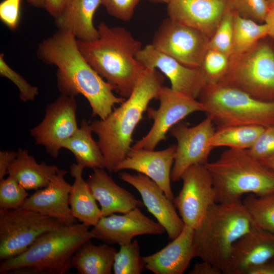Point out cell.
I'll return each instance as SVG.
<instances>
[{"label": "cell", "mask_w": 274, "mask_h": 274, "mask_svg": "<svg viewBox=\"0 0 274 274\" xmlns=\"http://www.w3.org/2000/svg\"><path fill=\"white\" fill-rule=\"evenodd\" d=\"M164 78L155 69L145 68L130 96L104 119L95 120L90 126L98 136L106 168L114 167L131 148L132 134L150 102L157 99Z\"/></svg>", "instance_id": "cell-2"}, {"label": "cell", "mask_w": 274, "mask_h": 274, "mask_svg": "<svg viewBox=\"0 0 274 274\" xmlns=\"http://www.w3.org/2000/svg\"><path fill=\"white\" fill-rule=\"evenodd\" d=\"M59 168L45 162L38 163L28 151L19 148L17 155L9 167L13 177L26 190H37L46 187Z\"/></svg>", "instance_id": "cell-25"}, {"label": "cell", "mask_w": 274, "mask_h": 274, "mask_svg": "<svg viewBox=\"0 0 274 274\" xmlns=\"http://www.w3.org/2000/svg\"><path fill=\"white\" fill-rule=\"evenodd\" d=\"M265 127L258 126H227L217 127L209 141L213 148L249 149L254 144Z\"/></svg>", "instance_id": "cell-29"}, {"label": "cell", "mask_w": 274, "mask_h": 274, "mask_svg": "<svg viewBox=\"0 0 274 274\" xmlns=\"http://www.w3.org/2000/svg\"><path fill=\"white\" fill-rule=\"evenodd\" d=\"M269 9H274V0H267Z\"/></svg>", "instance_id": "cell-49"}, {"label": "cell", "mask_w": 274, "mask_h": 274, "mask_svg": "<svg viewBox=\"0 0 274 274\" xmlns=\"http://www.w3.org/2000/svg\"><path fill=\"white\" fill-rule=\"evenodd\" d=\"M136 58L145 68L161 72L169 80L170 88L176 91L197 99L206 86L199 67L186 66L151 44L142 47Z\"/></svg>", "instance_id": "cell-15"}, {"label": "cell", "mask_w": 274, "mask_h": 274, "mask_svg": "<svg viewBox=\"0 0 274 274\" xmlns=\"http://www.w3.org/2000/svg\"><path fill=\"white\" fill-rule=\"evenodd\" d=\"M119 178L131 185L140 194L144 205L165 230L168 238L174 239L182 231L185 225L177 213L173 201L150 178L141 173H119Z\"/></svg>", "instance_id": "cell-17"}, {"label": "cell", "mask_w": 274, "mask_h": 274, "mask_svg": "<svg viewBox=\"0 0 274 274\" xmlns=\"http://www.w3.org/2000/svg\"><path fill=\"white\" fill-rule=\"evenodd\" d=\"M4 54H0V75L11 81L18 88L20 98L23 102L33 101L39 94V89L30 84L22 76L13 70L4 60Z\"/></svg>", "instance_id": "cell-37"}, {"label": "cell", "mask_w": 274, "mask_h": 274, "mask_svg": "<svg viewBox=\"0 0 274 274\" xmlns=\"http://www.w3.org/2000/svg\"><path fill=\"white\" fill-rule=\"evenodd\" d=\"M219 203H232L245 194L261 196L274 192V172L253 157L248 149L224 151L205 164Z\"/></svg>", "instance_id": "cell-5"}, {"label": "cell", "mask_w": 274, "mask_h": 274, "mask_svg": "<svg viewBox=\"0 0 274 274\" xmlns=\"http://www.w3.org/2000/svg\"><path fill=\"white\" fill-rule=\"evenodd\" d=\"M266 25L244 18L234 13L232 55L236 56L249 51L268 36Z\"/></svg>", "instance_id": "cell-30"}, {"label": "cell", "mask_w": 274, "mask_h": 274, "mask_svg": "<svg viewBox=\"0 0 274 274\" xmlns=\"http://www.w3.org/2000/svg\"><path fill=\"white\" fill-rule=\"evenodd\" d=\"M230 58L222 52L208 48L199 67L206 86L222 81L229 70Z\"/></svg>", "instance_id": "cell-33"}, {"label": "cell", "mask_w": 274, "mask_h": 274, "mask_svg": "<svg viewBox=\"0 0 274 274\" xmlns=\"http://www.w3.org/2000/svg\"><path fill=\"white\" fill-rule=\"evenodd\" d=\"M87 183L100 206L102 216L124 214L135 208H142L143 201L117 184L104 168H96Z\"/></svg>", "instance_id": "cell-23"}, {"label": "cell", "mask_w": 274, "mask_h": 274, "mask_svg": "<svg viewBox=\"0 0 274 274\" xmlns=\"http://www.w3.org/2000/svg\"><path fill=\"white\" fill-rule=\"evenodd\" d=\"M246 274H274V257L250 268Z\"/></svg>", "instance_id": "cell-44"}, {"label": "cell", "mask_w": 274, "mask_h": 274, "mask_svg": "<svg viewBox=\"0 0 274 274\" xmlns=\"http://www.w3.org/2000/svg\"><path fill=\"white\" fill-rule=\"evenodd\" d=\"M197 99L203 105L207 116L217 127L274 126V100L257 98L223 83L206 85Z\"/></svg>", "instance_id": "cell-7"}, {"label": "cell", "mask_w": 274, "mask_h": 274, "mask_svg": "<svg viewBox=\"0 0 274 274\" xmlns=\"http://www.w3.org/2000/svg\"><path fill=\"white\" fill-rule=\"evenodd\" d=\"M98 38L93 41L77 40L79 49L92 68L119 95L128 98L145 68L136 56L142 43L125 27L97 26Z\"/></svg>", "instance_id": "cell-3"}, {"label": "cell", "mask_w": 274, "mask_h": 274, "mask_svg": "<svg viewBox=\"0 0 274 274\" xmlns=\"http://www.w3.org/2000/svg\"><path fill=\"white\" fill-rule=\"evenodd\" d=\"M274 257V234L252 225L233 245L225 274H246L250 268Z\"/></svg>", "instance_id": "cell-21"}, {"label": "cell", "mask_w": 274, "mask_h": 274, "mask_svg": "<svg viewBox=\"0 0 274 274\" xmlns=\"http://www.w3.org/2000/svg\"><path fill=\"white\" fill-rule=\"evenodd\" d=\"M145 268L137 240L120 246L113 267L115 274H140Z\"/></svg>", "instance_id": "cell-32"}, {"label": "cell", "mask_w": 274, "mask_h": 274, "mask_svg": "<svg viewBox=\"0 0 274 274\" xmlns=\"http://www.w3.org/2000/svg\"><path fill=\"white\" fill-rule=\"evenodd\" d=\"M157 109L148 107L149 118L154 122L148 133L131 147L132 149L154 150L158 144L165 140L170 129L188 115L196 112H204L202 104L197 99L162 86L157 99Z\"/></svg>", "instance_id": "cell-10"}, {"label": "cell", "mask_w": 274, "mask_h": 274, "mask_svg": "<svg viewBox=\"0 0 274 274\" xmlns=\"http://www.w3.org/2000/svg\"><path fill=\"white\" fill-rule=\"evenodd\" d=\"M90 123L86 119L81 121L77 131L62 144L74 155L77 163L84 168H106L104 155L98 142L92 138Z\"/></svg>", "instance_id": "cell-28"}, {"label": "cell", "mask_w": 274, "mask_h": 274, "mask_svg": "<svg viewBox=\"0 0 274 274\" xmlns=\"http://www.w3.org/2000/svg\"><path fill=\"white\" fill-rule=\"evenodd\" d=\"M150 2L152 3H165L168 4L169 2L173 0H147Z\"/></svg>", "instance_id": "cell-48"}, {"label": "cell", "mask_w": 274, "mask_h": 274, "mask_svg": "<svg viewBox=\"0 0 274 274\" xmlns=\"http://www.w3.org/2000/svg\"><path fill=\"white\" fill-rule=\"evenodd\" d=\"M228 9V0H173L168 17L201 32L209 39Z\"/></svg>", "instance_id": "cell-20"}, {"label": "cell", "mask_w": 274, "mask_h": 274, "mask_svg": "<svg viewBox=\"0 0 274 274\" xmlns=\"http://www.w3.org/2000/svg\"><path fill=\"white\" fill-rule=\"evenodd\" d=\"M37 55L39 60L57 67V87L61 94L84 96L91 108L92 117L104 119L115 105L126 99L116 96L113 87L87 61L72 33L58 30L39 44Z\"/></svg>", "instance_id": "cell-1"}, {"label": "cell", "mask_w": 274, "mask_h": 274, "mask_svg": "<svg viewBox=\"0 0 274 274\" xmlns=\"http://www.w3.org/2000/svg\"><path fill=\"white\" fill-rule=\"evenodd\" d=\"M89 226L81 223L39 236L24 252L2 261L1 274H63L72 268L73 257L85 242L94 238Z\"/></svg>", "instance_id": "cell-4"}, {"label": "cell", "mask_w": 274, "mask_h": 274, "mask_svg": "<svg viewBox=\"0 0 274 274\" xmlns=\"http://www.w3.org/2000/svg\"><path fill=\"white\" fill-rule=\"evenodd\" d=\"M182 188L173 202L184 225L195 229L217 203L211 175L205 165H193L182 174Z\"/></svg>", "instance_id": "cell-11"}, {"label": "cell", "mask_w": 274, "mask_h": 274, "mask_svg": "<svg viewBox=\"0 0 274 274\" xmlns=\"http://www.w3.org/2000/svg\"><path fill=\"white\" fill-rule=\"evenodd\" d=\"M17 155V152L7 150L0 152V180L8 175L9 167Z\"/></svg>", "instance_id": "cell-41"}, {"label": "cell", "mask_w": 274, "mask_h": 274, "mask_svg": "<svg viewBox=\"0 0 274 274\" xmlns=\"http://www.w3.org/2000/svg\"><path fill=\"white\" fill-rule=\"evenodd\" d=\"M70 168L71 175L74 179L69 195L73 215L81 223L88 226H94L102 215L87 181L83 178L84 167L76 163L72 164Z\"/></svg>", "instance_id": "cell-26"}, {"label": "cell", "mask_w": 274, "mask_h": 274, "mask_svg": "<svg viewBox=\"0 0 274 274\" xmlns=\"http://www.w3.org/2000/svg\"><path fill=\"white\" fill-rule=\"evenodd\" d=\"M84 243L76 251L72 267L79 274H111L117 250L105 243L95 245L90 241Z\"/></svg>", "instance_id": "cell-27"}, {"label": "cell", "mask_w": 274, "mask_h": 274, "mask_svg": "<svg viewBox=\"0 0 274 274\" xmlns=\"http://www.w3.org/2000/svg\"><path fill=\"white\" fill-rule=\"evenodd\" d=\"M101 0H71L55 18L58 30L72 33L77 40L91 41L99 37L93 16Z\"/></svg>", "instance_id": "cell-24"}, {"label": "cell", "mask_w": 274, "mask_h": 274, "mask_svg": "<svg viewBox=\"0 0 274 274\" xmlns=\"http://www.w3.org/2000/svg\"><path fill=\"white\" fill-rule=\"evenodd\" d=\"M268 29V36L274 39V9H269L264 22Z\"/></svg>", "instance_id": "cell-45"}, {"label": "cell", "mask_w": 274, "mask_h": 274, "mask_svg": "<svg viewBox=\"0 0 274 274\" xmlns=\"http://www.w3.org/2000/svg\"><path fill=\"white\" fill-rule=\"evenodd\" d=\"M63 225L58 221L23 208L0 210V259L16 257L42 234Z\"/></svg>", "instance_id": "cell-9"}, {"label": "cell", "mask_w": 274, "mask_h": 274, "mask_svg": "<svg viewBox=\"0 0 274 274\" xmlns=\"http://www.w3.org/2000/svg\"><path fill=\"white\" fill-rule=\"evenodd\" d=\"M21 1L4 0L0 4V19L11 30H15L18 25Z\"/></svg>", "instance_id": "cell-40"}, {"label": "cell", "mask_w": 274, "mask_h": 274, "mask_svg": "<svg viewBox=\"0 0 274 274\" xmlns=\"http://www.w3.org/2000/svg\"><path fill=\"white\" fill-rule=\"evenodd\" d=\"M229 9L241 17L264 23L269 10L267 0H228Z\"/></svg>", "instance_id": "cell-36"}, {"label": "cell", "mask_w": 274, "mask_h": 274, "mask_svg": "<svg viewBox=\"0 0 274 274\" xmlns=\"http://www.w3.org/2000/svg\"><path fill=\"white\" fill-rule=\"evenodd\" d=\"M259 160L274 172V155Z\"/></svg>", "instance_id": "cell-46"}, {"label": "cell", "mask_w": 274, "mask_h": 274, "mask_svg": "<svg viewBox=\"0 0 274 274\" xmlns=\"http://www.w3.org/2000/svg\"><path fill=\"white\" fill-rule=\"evenodd\" d=\"M221 269L209 262L202 261L195 264L189 271L190 274H221Z\"/></svg>", "instance_id": "cell-43"}, {"label": "cell", "mask_w": 274, "mask_h": 274, "mask_svg": "<svg viewBox=\"0 0 274 274\" xmlns=\"http://www.w3.org/2000/svg\"><path fill=\"white\" fill-rule=\"evenodd\" d=\"M220 83L261 100H274V49L260 41L246 52L231 56L228 72Z\"/></svg>", "instance_id": "cell-8"}, {"label": "cell", "mask_w": 274, "mask_h": 274, "mask_svg": "<svg viewBox=\"0 0 274 274\" xmlns=\"http://www.w3.org/2000/svg\"><path fill=\"white\" fill-rule=\"evenodd\" d=\"M252 225L241 200L213 204L194 229L195 257L225 268L234 243L248 233Z\"/></svg>", "instance_id": "cell-6"}, {"label": "cell", "mask_w": 274, "mask_h": 274, "mask_svg": "<svg viewBox=\"0 0 274 274\" xmlns=\"http://www.w3.org/2000/svg\"><path fill=\"white\" fill-rule=\"evenodd\" d=\"M248 150L253 157L258 160L274 155V126L265 128Z\"/></svg>", "instance_id": "cell-38"}, {"label": "cell", "mask_w": 274, "mask_h": 274, "mask_svg": "<svg viewBox=\"0 0 274 274\" xmlns=\"http://www.w3.org/2000/svg\"><path fill=\"white\" fill-rule=\"evenodd\" d=\"M67 172L59 169L45 188L29 195L21 208L31 210L52 218L61 224L76 223L69 203L72 185L64 178Z\"/></svg>", "instance_id": "cell-19"}, {"label": "cell", "mask_w": 274, "mask_h": 274, "mask_svg": "<svg viewBox=\"0 0 274 274\" xmlns=\"http://www.w3.org/2000/svg\"><path fill=\"white\" fill-rule=\"evenodd\" d=\"M254 226L274 234V192L249 194L242 202Z\"/></svg>", "instance_id": "cell-31"}, {"label": "cell", "mask_w": 274, "mask_h": 274, "mask_svg": "<svg viewBox=\"0 0 274 274\" xmlns=\"http://www.w3.org/2000/svg\"><path fill=\"white\" fill-rule=\"evenodd\" d=\"M176 148V145H173L160 151L131 148L126 157L114 167L113 172L130 169L145 175L154 181L173 201L170 176Z\"/></svg>", "instance_id": "cell-18"}, {"label": "cell", "mask_w": 274, "mask_h": 274, "mask_svg": "<svg viewBox=\"0 0 274 274\" xmlns=\"http://www.w3.org/2000/svg\"><path fill=\"white\" fill-rule=\"evenodd\" d=\"M216 129L212 119L208 117L199 123L189 127L179 122L169 130L170 134L177 142L171 180H181L183 173L189 167L196 164L205 165L214 149L209 141Z\"/></svg>", "instance_id": "cell-14"}, {"label": "cell", "mask_w": 274, "mask_h": 274, "mask_svg": "<svg viewBox=\"0 0 274 274\" xmlns=\"http://www.w3.org/2000/svg\"><path fill=\"white\" fill-rule=\"evenodd\" d=\"M71 0H45V9L55 19L58 17Z\"/></svg>", "instance_id": "cell-42"}, {"label": "cell", "mask_w": 274, "mask_h": 274, "mask_svg": "<svg viewBox=\"0 0 274 274\" xmlns=\"http://www.w3.org/2000/svg\"><path fill=\"white\" fill-rule=\"evenodd\" d=\"M75 97L61 94L47 106L43 120L30 130L37 145L57 158L63 143L78 129Z\"/></svg>", "instance_id": "cell-13"}, {"label": "cell", "mask_w": 274, "mask_h": 274, "mask_svg": "<svg viewBox=\"0 0 274 274\" xmlns=\"http://www.w3.org/2000/svg\"><path fill=\"white\" fill-rule=\"evenodd\" d=\"M209 40L199 30L168 17L155 33L151 44L186 66L199 67Z\"/></svg>", "instance_id": "cell-12"}, {"label": "cell", "mask_w": 274, "mask_h": 274, "mask_svg": "<svg viewBox=\"0 0 274 274\" xmlns=\"http://www.w3.org/2000/svg\"><path fill=\"white\" fill-rule=\"evenodd\" d=\"M28 2L32 6L39 8H45V0H27Z\"/></svg>", "instance_id": "cell-47"}, {"label": "cell", "mask_w": 274, "mask_h": 274, "mask_svg": "<svg viewBox=\"0 0 274 274\" xmlns=\"http://www.w3.org/2000/svg\"><path fill=\"white\" fill-rule=\"evenodd\" d=\"M141 0H101L108 13L124 21L130 20Z\"/></svg>", "instance_id": "cell-39"}, {"label": "cell", "mask_w": 274, "mask_h": 274, "mask_svg": "<svg viewBox=\"0 0 274 274\" xmlns=\"http://www.w3.org/2000/svg\"><path fill=\"white\" fill-rule=\"evenodd\" d=\"M92 230L94 238L119 246L131 242L136 236L159 235L166 232L161 225L144 215L140 208L121 215L102 216Z\"/></svg>", "instance_id": "cell-16"}, {"label": "cell", "mask_w": 274, "mask_h": 274, "mask_svg": "<svg viewBox=\"0 0 274 274\" xmlns=\"http://www.w3.org/2000/svg\"><path fill=\"white\" fill-rule=\"evenodd\" d=\"M194 229L184 226L180 234L160 251L143 257L146 269L155 274H182L195 257Z\"/></svg>", "instance_id": "cell-22"}, {"label": "cell", "mask_w": 274, "mask_h": 274, "mask_svg": "<svg viewBox=\"0 0 274 274\" xmlns=\"http://www.w3.org/2000/svg\"><path fill=\"white\" fill-rule=\"evenodd\" d=\"M13 177L0 180V210L21 208L29 194Z\"/></svg>", "instance_id": "cell-34"}, {"label": "cell", "mask_w": 274, "mask_h": 274, "mask_svg": "<svg viewBox=\"0 0 274 274\" xmlns=\"http://www.w3.org/2000/svg\"><path fill=\"white\" fill-rule=\"evenodd\" d=\"M234 13L229 8L208 43V48L231 56Z\"/></svg>", "instance_id": "cell-35"}]
</instances>
